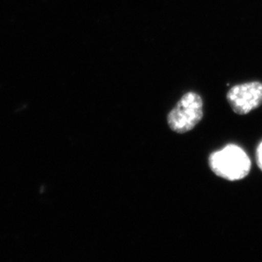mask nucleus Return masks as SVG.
I'll use <instances>...</instances> for the list:
<instances>
[{"mask_svg": "<svg viewBox=\"0 0 262 262\" xmlns=\"http://www.w3.org/2000/svg\"><path fill=\"white\" fill-rule=\"evenodd\" d=\"M256 162L259 168L262 171V142H260L256 149Z\"/></svg>", "mask_w": 262, "mask_h": 262, "instance_id": "obj_4", "label": "nucleus"}, {"mask_svg": "<svg viewBox=\"0 0 262 262\" xmlns=\"http://www.w3.org/2000/svg\"><path fill=\"white\" fill-rule=\"evenodd\" d=\"M227 100L236 114L243 116L250 113L262 104V82L235 85L228 92Z\"/></svg>", "mask_w": 262, "mask_h": 262, "instance_id": "obj_3", "label": "nucleus"}, {"mask_svg": "<svg viewBox=\"0 0 262 262\" xmlns=\"http://www.w3.org/2000/svg\"><path fill=\"white\" fill-rule=\"evenodd\" d=\"M209 166L215 175L228 181L244 179L250 173L251 161L244 149L228 144L213 152L209 157Z\"/></svg>", "mask_w": 262, "mask_h": 262, "instance_id": "obj_1", "label": "nucleus"}, {"mask_svg": "<svg viewBox=\"0 0 262 262\" xmlns=\"http://www.w3.org/2000/svg\"><path fill=\"white\" fill-rule=\"evenodd\" d=\"M203 99L194 92H188L167 116L170 128L178 134L193 130L204 117Z\"/></svg>", "mask_w": 262, "mask_h": 262, "instance_id": "obj_2", "label": "nucleus"}]
</instances>
